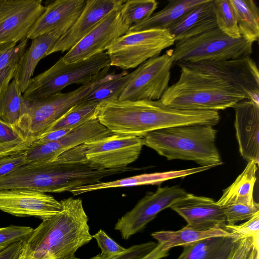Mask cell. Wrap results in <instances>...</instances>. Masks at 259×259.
<instances>
[{"label":"cell","mask_w":259,"mask_h":259,"mask_svg":"<svg viewBox=\"0 0 259 259\" xmlns=\"http://www.w3.org/2000/svg\"><path fill=\"white\" fill-rule=\"evenodd\" d=\"M61 212L33 229L23 243L35 259H67L93 239L80 198L60 201Z\"/></svg>","instance_id":"1"},{"label":"cell","mask_w":259,"mask_h":259,"mask_svg":"<svg viewBox=\"0 0 259 259\" xmlns=\"http://www.w3.org/2000/svg\"><path fill=\"white\" fill-rule=\"evenodd\" d=\"M179 79L160 99L165 105L180 110L217 111L233 107L246 96L218 78L180 67Z\"/></svg>","instance_id":"2"},{"label":"cell","mask_w":259,"mask_h":259,"mask_svg":"<svg viewBox=\"0 0 259 259\" xmlns=\"http://www.w3.org/2000/svg\"><path fill=\"white\" fill-rule=\"evenodd\" d=\"M217 131L209 125H190L151 132L143 137L144 145L167 160L195 162L200 166L222 164L215 146Z\"/></svg>","instance_id":"3"},{"label":"cell","mask_w":259,"mask_h":259,"mask_svg":"<svg viewBox=\"0 0 259 259\" xmlns=\"http://www.w3.org/2000/svg\"><path fill=\"white\" fill-rule=\"evenodd\" d=\"M118 75L108 74L97 80L67 93L61 92L26 101L24 114L12 128L24 141L33 143L70 108L95 89Z\"/></svg>","instance_id":"4"},{"label":"cell","mask_w":259,"mask_h":259,"mask_svg":"<svg viewBox=\"0 0 259 259\" xmlns=\"http://www.w3.org/2000/svg\"><path fill=\"white\" fill-rule=\"evenodd\" d=\"M110 59L106 52L67 63L60 58L52 67L32 77L23 93L25 101L60 93L72 84L85 85L108 74Z\"/></svg>","instance_id":"5"},{"label":"cell","mask_w":259,"mask_h":259,"mask_svg":"<svg viewBox=\"0 0 259 259\" xmlns=\"http://www.w3.org/2000/svg\"><path fill=\"white\" fill-rule=\"evenodd\" d=\"M253 43L243 37L231 38L219 28L176 42L169 50L174 63L215 62L250 56Z\"/></svg>","instance_id":"6"},{"label":"cell","mask_w":259,"mask_h":259,"mask_svg":"<svg viewBox=\"0 0 259 259\" xmlns=\"http://www.w3.org/2000/svg\"><path fill=\"white\" fill-rule=\"evenodd\" d=\"M174 44L175 41L167 30L127 32L114 40L106 53L110 66L126 70L159 56L163 50Z\"/></svg>","instance_id":"7"},{"label":"cell","mask_w":259,"mask_h":259,"mask_svg":"<svg viewBox=\"0 0 259 259\" xmlns=\"http://www.w3.org/2000/svg\"><path fill=\"white\" fill-rule=\"evenodd\" d=\"M175 64L223 80L259 105L258 69L250 56L221 61Z\"/></svg>","instance_id":"8"},{"label":"cell","mask_w":259,"mask_h":259,"mask_svg":"<svg viewBox=\"0 0 259 259\" xmlns=\"http://www.w3.org/2000/svg\"><path fill=\"white\" fill-rule=\"evenodd\" d=\"M179 186L158 187L155 192L147 193L135 206L119 218L114 229L127 240L143 230L159 212L170 207L187 195Z\"/></svg>","instance_id":"9"},{"label":"cell","mask_w":259,"mask_h":259,"mask_svg":"<svg viewBox=\"0 0 259 259\" xmlns=\"http://www.w3.org/2000/svg\"><path fill=\"white\" fill-rule=\"evenodd\" d=\"M143 146L141 137L114 133L83 143L87 161L105 169L128 166L139 158Z\"/></svg>","instance_id":"10"},{"label":"cell","mask_w":259,"mask_h":259,"mask_svg":"<svg viewBox=\"0 0 259 259\" xmlns=\"http://www.w3.org/2000/svg\"><path fill=\"white\" fill-rule=\"evenodd\" d=\"M173 63L169 51L148 59L139 66L138 73L118 100H160L169 87Z\"/></svg>","instance_id":"11"},{"label":"cell","mask_w":259,"mask_h":259,"mask_svg":"<svg viewBox=\"0 0 259 259\" xmlns=\"http://www.w3.org/2000/svg\"><path fill=\"white\" fill-rule=\"evenodd\" d=\"M45 10L41 0H0V46L27 39Z\"/></svg>","instance_id":"12"},{"label":"cell","mask_w":259,"mask_h":259,"mask_svg":"<svg viewBox=\"0 0 259 259\" xmlns=\"http://www.w3.org/2000/svg\"><path fill=\"white\" fill-rule=\"evenodd\" d=\"M120 8L110 12L86 36L62 57L67 63L87 59L104 53L129 27L122 20Z\"/></svg>","instance_id":"13"},{"label":"cell","mask_w":259,"mask_h":259,"mask_svg":"<svg viewBox=\"0 0 259 259\" xmlns=\"http://www.w3.org/2000/svg\"><path fill=\"white\" fill-rule=\"evenodd\" d=\"M113 133L96 118L72 130L58 141L33 144L26 150V162L45 163L54 161L63 152L84 143L108 137Z\"/></svg>","instance_id":"14"},{"label":"cell","mask_w":259,"mask_h":259,"mask_svg":"<svg viewBox=\"0 0 259 259\" xmlns=\"http://www.w3.org/2000/svg\"><path fill=\"white\" fill-rule=\"evenodd\" d=\"M61 210L60 201L46 193L23 189L0 190V210L16 217H34L43 221Z\"/></svg>","instance_id":"15"},{"label":"cell","mask_w":259,"mask_h":259,"mask_svg":"<svg viewBox=\"0 0 259 259\" xmlns=\"http://www.w3.org/2000/svg\"><path fill=\"white\" fill-rule=\"evenodd\" d=\"M123 0H88L71 28L59 38L47 56L58 52L68 51L90 32L112 11L120 8Z\"/></svg>","instance_id":"16"},{"label":"cell","mask_w":259,"mask_h":259,"mask_svg":"<svg viewBox=\"0 0 259 259\" xmlns=\"http://www.w3.org/2000/svg\"><path fill=\"white\" fill-rule=\"evenodd\" d=\"M170 208L195 228L223 229L226 224L224 208L211 198L188 193Z\"/></svg>","instance_id":"17"},{"label":"cell","mask_w":259,"mask_h":259,"mask_svg":"<svg viewBox=\"0 0 259 259\" xmlns=\"http://www.w3.org/2000/svg\"><path fill=\"white\" fill-rule=\"evenodd\" d=\"M85 2V0H56L49 4L31 29L27 39L50 32L61 37L76 22Z\"/></svg>","instance_id":"18"},{"label":"cell","mask_w":259,"mask_h":259,"mask_svg":"<svg viewBox=\"0 0 259 259\" xmlns=\"http://www.w3.org/2000/svg\"><path fill=\"white\" fill-rule=\"evenodd\" d=\"M235 110L234 126L239 150L249 161L259 160V105L245 99L238 102Z\"/></svg>","instance_id":"19"},{"label":"cell","mask_w":259,"mask_h":259,"mask_svg":"<svg viewBox=\"0 0 259 259\" xmlns=\"http://www.w3.org/2000/svg\"><path fill=\"white\" fill-rule=\"evenodd\" d=\"M213 3V0H205L195 6L167 29L175 43L217 27Z\"/></svg>","instance_id":"20"},{"label":"cell","mask_w":259,"mask_h":259,"mask_svg":"<svg viewBox=\"0 0 259 259\" xmlns=\"http://www.w3.org/2000/svg\"><path fill=\"white\" fill-rule=\"evenodd\" d=\"M212 168L211 166H199L186 169L142 174L110 182H100L70 189L68 192L77 195L94 191L118 187L142 185H156L176 178H183Z\"/></svg>","instance_id":"21"},{"label":"cell","mask_w":259,"mask_h":259,"mask_svg":"<svg viewBox=\"0 0 259 259\" xmlns=\"http://www.w3.org/2000/svg\"><path fill=\"white\" fill-rule=\"evenodd\" d=\"M61 36L55 32L38 36L32 39L21 57L14 79L18 83L23 93L26 90L39 62L47 54Z\"/></svg>","instance_id":"22"},{"label":"cell","mask_w":259,"mask_h":259,"mask_svg":"<svg viewBox=\"0 0 259 259\" xmlns=\"http://www.w3.org/2000/svg\"><path fill=\"white\" fill-rule=\"evenodd\" d=\"M258 165L253 160L248 161L243 171L234 182L223 190L222 196L217 203L223 207L236 204H254L253 192Z\"/></svg>","instance_id":"23"},{"label":"cell","mask_w":259,"mask_h":259,"mask_svg":"<svg viewBox=\"0 0 259 259\" xmlns=\"http://www.w3.org/2000/svg\"><path fill=\"white\" fill-rule=\"evenodd\" d=\"M239 239L236 235L206 238L183 246L177 259H227Z\"/></svg>","instance_id":"24"},{"label":"cell","mask_w":259,"mask_h":259,"mask_svg":"<svg viewBox=\"0 0 259 259\" xmlns=\"http://www.w3.org/2000/svg\"><path fill=\"white\" fill-rule=\"evenodd\" d=\"M205 0H171L160 11L148 19L131 27L127 32L149 29L167 30L189 10Z\"/></svg>","instance_id":"25"},{"label":"cell","mask_w":259,"mask_h":259,"mask_svg":"<svg viewBox=\"0 0 259 259\" xmlns=\"http://www.w3.org/2000/svg\"><path fill=\"white\" fill-rule=\"evenodd\" d=\"M151 236L158 243L162 245L163 249L169 250L177 246H184L197 241L211 237L232 236L235 235L223 228L199 229L186 225L177 231H160L153 232Z\"/></svg>","instance_id":"26"},{"label":"cell","mask_w":259,"mask_h":259,"mask_svg":"<svg viewBox=\"0 0 259 259\" xmlns=\"http://www.w3.org/2000/svg\"><path fill=\"white\" fill-rule=\"evenodd\" d=\"M241 36L253 43L259 39V9L253 0H230Z\"/></svg>","instance_id":"27"},{"label":"cell","mask_w":259,"mask_h":259,"mask_svg":"<svg viewBox=\"0 0 259 259\" xmlns=\"http://www.w3.org/2000/svg\"><path fill=\"white\" fill-rule=\"evenodd\" d=\"M25 101L20 88L13 79L7 88L0 92V118L12 128L24 114Z\"/></svg>","instance_id":"28"},{"label":"cell","mask_w":259,"mask_h":259,"mask_svg":"<svg viewBox=\"0 0 259 259\" xmlns=\"http://www.w3.org/2000/svg\"><path fill=\"white\" fill-rule=\"evenodd\" d=\"M28 39L0 46V92L14 78L20 60L26 50Z\"/></svg>","instance_id":"29"},{"label":"cell","mask_w":259,"mask_h":259,"mask_svg":"<svg viewBox=\"0 0 259 259\" xmlns=\"http://www.w3.org/2000/svg\"><path fill=\"white\" fill-rule=\"evenodd\" d=\"M139 68L138 66L131 73L123 70L116 77L95 89L80 102L98 104L105 101L118 99L123 90L138 73Z\"/></svg>","instance_id":"30"},{"label":"cell","mask_w":259,"mask_h":259,"mask_svg":"<svg viewBox=\"0 0 259 259\" xmlns=\"http://www.w3.org/2000/svg\"><path fill=\"white\" fill-rule=\"evenodd\" d=\"M97 105V103L78 102L56 121L47 133L62 128L73 130L96 118L95 115Z\"/></svg>","instance_id":"31"},{"label":"cell","mask_w":259,"mask_h":259,"mask_svg":"<svg viewBox=\"0 0 259 259\" xmlns=\"http://www.w3.org/2000/svg\"><path fill=\"white\" fill-rule=\"evenodd\" d=\"M155 0H129L125 1L120 9L123 23L129 28L148 19L156 9Z\"/></svg>","instance_id":"32"},{"label":"cell","mask_w":259,"mask_h":259,"mask_svg":"<svg viewBox=\"0 0 259 259\" xmlns=\"http://www.w3.org/2000/svg\"><path fill=\"white\" fill-rule=\"evenodd\" d=\"M217 27L233 38L241 37L234 8L230 0H213Z\"/></svg>","instance_id":"33"},{"label":"cell","mask_w":259,"mask_h":259,"mask_svg":"<svg viewBox=\"0 0 259 259\" xmlns=\"http://www.w3.org/2000/svg\"><path fill=\"white\" fill-rule=\"evenodd\" d=\"M223 208L228 225H234L240 221L248 220L259 212V204L256 202L252 205L236 204Z\"/></svg>","instance_id":"34"},{"label":"cell","mask_w":259,"mask_h":259,"mask_svg":"<svg viewBox=\"0 0 259 259\" xmlns=\"http://www.w3.org/2000/svg\"><path fill=\"white\" fill-rule=\"evenodd\" d=\"M101 249L100 254L102 259H112L123 253L126 249L110 238L106 233L100 230L92 235Z\"/></svg>","instance_id":"35"},{"label":"cell","mask_w":259,"mask_h":259,"mask_svg":"<svg viewBox=\"0 0 259 259\" xmlns=\"http://www.w3.org/2000/svg\"><path fill=\"white\" fill-rule=\"evenodd\" d=\"M33 229L30 227L14 225L0 228V250L14 243L24 240Z\"/></svg>","instance_id":"36"},{"label":"cell","mask_w":259,"mask_h":259,"mask_svg":"<svg viewBox=\"0 0 259 259\" xmlns=\"http://www.w3.org/2000/svg\"><path fill=\"white\" fill-rule=\"evenodd\" d=\"M223 229L240 238L259 239V212L245 222L239 225L226 224Z\"/></svg>","instance_id":"37"},{"label":"cell","mask_w":259,"mask_h":259,"mask_svg":"<svg viewBox=\"0 0 259 259\" xmlns=\"http://www.w3.org/2000/svg\"><path fill=\"white\" fill-rule=\"evenodd\" d=\"M25 151L0 157V177L26 163Z\"/></svg>","instance_id":"38"},{"label":"cell","mask_w":259,"mask_h":259,"mask_svg":"<svg viewBox=\"0 0 259 259\" xmlns=\"http://www.w3.org/2000/svg\"><path fill=\"white\" fill-rule=\"evenodd\" d=\"M158 244L153 241H149L134 245L127 248L121 254L112 259H140L153 250Z\"/></svg>","instance_id":"39"},{"label":"cell","mask_w":259,"mask_h":259,"mask_svg":"<svg viewBox=\"0 0 259 259\" xmlns=\"http://www.w3.org/2000/svg\"><path fill=\"white\" fill-rule=\"evenodd\" d=\"M252 237L239 239L235 244L227 259H247L254 241Z\"/></svg>","instance_id":"40"},{"label":"cell","mask_w":259,"mask_h":259,"mask_svg":"<svg viewBox=\"0 0 259 259\" xmlns=\"http://www.w3.org/2000/svg\"><path fill=\"white\" fill-rule=\"evenodd\" d=\"M33 143L14 141L0 144V157L25 151Z\"/></svg>","instance_id":"41"},{"label":"cell","mask_w":259,"mask_h":259,"mask_svg":"<svg viewBox=\"0 0 259 259\" xmlns=\"http://www.w3.org/2000/svg\"><path fill=\"white\" fill-rule=\"evenodd\" d=\"M14 141L23 140L13 131L11 126L0 118V144Z\"/></svg>","instance_id":"42"},{"label":"cell","mask_w":259,"mask_h":259,"mask_svg":"<svg viewBox=\"0 0 259 259\" xmlns=\"http://www.w3.org/2000/svg\"><path fill=\"white\" fill-rule=\"evenodd\" d=\"M23 241L14 243L0 250V259H18L21 253Z\"/></svg>","instance_id":"43"},{"label":"cell","mask_w":259,"mask_h":259,"mask_svg":"<svg viewBox=\"0 0 259 259\" xmlns=\"http://www.w3.org/2000/svg\"><path fill=\"white\" fill-rule=\"evenodd\" d=\"M72 130L62 128L46 133L33 143L42 144L59 140L68 134Z\"/></svg>","instance_id":"44"},{"label":"cell","mask_w":259,"mask_h":259,"mask_svg":"<svg viewBox=\"0 0 259 259\" xmlns=\"http://www.w3.org/2000/svg\"><path fill=\"white\" fill-rule=\"evenodd\" d=\"M168 251L163 249L162 244L158 243L153 250L140 259H161L168 256Z\"/></svg>","instance_id":"45"},{"label":"cell","mask_w":259,"mask_h":259,"mask_svg":"<svg viewBox=\"0 0 259 259\" xmlns=\"http://www.w3.org/2000/svg\"><path fill=\"white\" fill-rule=\"evenodd\" d=\"M18 259H35L31 254L28 249L24 244L23 241V246L21 253Z\"/></svg>","instance_id":"46"}]
</instances>
